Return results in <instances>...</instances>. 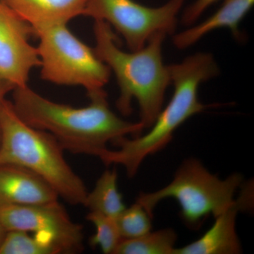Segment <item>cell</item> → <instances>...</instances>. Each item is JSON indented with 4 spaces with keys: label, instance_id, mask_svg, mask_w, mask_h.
Returning <instances> with one entry per match:
<instances>
[{
    "label": "cell",
    "instance_id": "obj_1",
    "mask_svg": "<svg viewBox=\"0 0 254 254\" xmlns=\"http://www.w3.org/2000/svg\"><path fill=\"white\" fill-rule=\"evenodd\" d=\"M13 92V107L25 123L48 132L64 150L73 154L100 158L109 142L132 135L140 136L143 124L125 121L110 109L104 90L88 95L91 103L76 108L47 99L28 86Z\"/></svg>",
    "mask_w": 254,
    "mask_h": 254
},
{
    "label": "cell",
    "instance_id": "obj_2",
    "mask_svg": "<svg viewBox=\"0 0 254 254\" xmlns=\"http://www.w3.org/2000/svg\"><path fill=\"white\" fill-rule=\"evenodd\" d=\"M170 71L175 88L173 95L166 108L159 113L150 131L132 139L124 136L114 140L111 143L118 150L107 149L99 158L107 166H123L129 178L136 175L147 157L167 146L182 124L208 108L198 99V88L220 72L213 55L208 53L187 57L182 63L170 65Z\"/></svg>",
    "mask_w": 254,
    "mask_h": 254
},
{
    "label": "cell",
    "instance_id": "obj_3",
    "mask_svg": "<svg viewBox=\"0 0 254 254\" xmlns=\"http://www.w3.org/2000/svg\"><path fill=\"white\" fill-rule=\"evenodd\" d=\"M94 50L97 56L108 65L116 76L120 96L117 108L128 116L135 99L140 108V122L150 128L163 108L165 91L171 84L170 65L163 59V44L168 35L158 32L143 48L130 53L118 46L113 28L105 21L95 20L93 26Z\"/></svg>",
    "mask_w": 254,
    "mask_h": 254
},
{
    "label": "cell",
    "instance_id": "obj_4",
    "mask_svg": "<svg viewBox=\"0 0 254 254\" xmlns=\"http://www.w3.org/2000/svg\"><path fill=\"white\" fill-rule=\"evenodd\" d=\"M53 135L24 123L5 100L0 112V165L23 167L39 175L59 197L73 205H84L88 190L64 156Z\"/></svg>",
    "mask_w": 254,
    "mask_h": 254
},
{
    "label": "cell",
    "instance_id": "obj_5",
    "mask_svg": "<svg viewBox=\"0 0 254 254\" xmlns=\"http://www.w3.org/2000/svg\"><path fill=\"white\" fill-rule=\"evenodd\" d=\"M242 184L240 174L220 180L199 160L190 158L180 165L169 185L152 193H141L136 202L153 217L154 209L161 200L173 198L181 207L180 215L185 225L198 230L210 215L215 218L234 203L235 193Z\"/></svg>",
    "mask_w": 254,
    "mask_h": 254
},
{
    "label": "cell",
    "instance_id": "obj_6",
    "mask_svg": "<svg viewBox=\"0 0 254 254\" xmlns=\"http://www.w3.org/2000/svg\"><path fill=\"white\" fill-rule=\"evenodd\" d=\"M37 49L41 60V76L60 86H79L88 95L103 91L111 71L97 56L94 48L80 41L66 25L53 26L37 33Z\"/></svg>",
    "mask_w": 254,
    "mask_h": 254
},
{
    "label": "cell",
    "instance_id": "obj_7",
    "mask_svg": "<svg viewBox=\"0 0 254 254\" xmlns=\"http://www.w3.org/2000/svg\"><path fill=\"white\" fill-rule=\"evenodd\" d=\"M185 1L169 0L158 7H148L133 0H88L83 15L108 23L123 37L128 49L136 51L158 32L175 33Z\"/></svg>",
    "mask_w": 254,
    "mask_h": 254
},
{
    "label": "cell",
    "instance_id": "obj_8",
    "mask_svg": "<svg viewBox=\"0 0 254 254\" xmlns=\"http://www.w3.org/2000/svg\"><path fill=\"white\" fill-rule=\"evenodd\" d=\"M0 221L6 231L22 230L48 237L63 254L83 250V227L71 220L58 200L41 204L1 205Z\"/></svg>",
    "mask_w": 254,
    "mask_h": 254
},
{
    "label": "cell",
    "instance_id": "obj_9",
    "mask_svg": "<svg viewBox=\"0 0 254 254\" xmlns=\"http://www.w3.org/2000/svg\"><path fill=\"white\" fill-rule=\"evenodd\" d=\"M33 28L0 1V79L16 88L28 86L33 68L41 66L38 49L29 43Z\"/></svg>",
    "mask_w": 254,
    "mask_h": 254
},
{
    "label": "cell",
    "instance_id": "obj_10",
    "mask_svg": "<svg viewBox=\"0 0 254 254\" xmlns=\"http://www.w3.org/2000/svg\"><path fill=\"white\" fill-rule=\"evenodd\" d=\"M253 183L242 184L240 195L223 213L215 217L213 226L200 238L176 248L173 254H237L242 246L236 232L237 214L253 208Z\"/></svg>",
    "mask_w": 254,
    "mask_h": 254
},
{
    "label": "cell",
    "instance_id": "obj_11",
    "mask_svg": "<svg viewBox=\"0 0 254 254\" xmlns=\"http://www.w3.org/2000/svg\"><path fill=\"white\" fill-rule=\"evenodd\" d=\"M58 198L54 189L31 170L18 165H0V206L41 204Z\"/></svg>",
    "mask_w": 254,
    "mask_h": 254
},
{
    "label": "cell",
    "instance_id": "obj_12",
    "mask_svg": "<svg viewBox=\"0 0 254 254\" xmlns=\"http://www.w3.org/2000/svg\"><path fill=\"white\" fill-rule=\"evenodd\" d=\"M33 28L43 30L66 25L83 14L88 0H0Z\"/></svg>",
    "mask_w": 254,
    "mask_h": 254
},
{
    "label": "cell",
    "instance_id": "obj_13",
    "mask_svg": "<svg viewBox=\"0 0 254 254\" xmlns=\"http://www.w3.org/2000/svg\"><path fill=\"white\" fill-rule=\"evenodd\" d=\"M254 4V0H225L221 7L204 21L173 35L174 46L179 50L187 49L205 35L221 28H229L235 38L241 40L239 26Z\"/></svg>",
    "mask_w": 254,
    "mask_h": 254
},
{
    "label": "cell",
    "instance_id": "obj_14",
    "mask_svg": "<svg viewBox=\"0 0 254 254\" xmlns=\"http://www.w3.org/2000/svg\"><path fill=\"white\" fill-rule=\"evenodd\" d=\"M83 206L90 211L97 212L116 218L126 208L123 195L118 191L116 169L105 170L98 179L94 189L88 192Z\"/></svg>",
    "mask_w": 254,
    "mask_h": 254
},
{
    "label": "cell",
    "instance_id": "obj_15",
    "mask_svg": "<svg viewBox=\"0 0 254 254\" xmlns=\"http://www.w3.org/2000/svg\"><path fill=\"white\" fill-rule=\"evenodd\" d=\"M177 240L173 229H163L136 238L123 240L114 254H173Z\"/></svg>",
    "mask_w": 254,
    "mask_h": 254
},
{
    "label": "cell",
    "instance_id": "obj_16",
    "mask_svg": "<svg viewBox=\"0 0 254 254\" xmlns=\"http://www.w3.org/2000/svg\"><path fill=\"white\" fill-rule=\"evenodd\" d=\"M61 249L48 237L28 232L9 230L0 245V254H60Z\"/></svg>",
    "mask_w": 254,
    "mask_h": 254
},
{
    "label": "cell",
    "instance_id": "obj_17",
    "mask_svg": "<svg viewBox=\"0 0 254 254\" xmlns=\"http://www.w3.org/2000/svg\"><path fill=\"white\" fill-rule=\"evenodd\" d=\"M86 219L95 227V233L89 239L90 245L92 247H99L105 254H114L123 240L115 218L90 211Z\"/></svg>",
    "mask_w": 254,
    "mask_h": 254
},
{
    "label": "cell",
    "instance_id": "obj_18",
    "mask_svg": "<svg viewBox=\"0 0 254 254\" xmlns=\"http://www.w3.org/2000/svg\"><path fill=\"white\" fill-rule=\"evenodd\" d=\"M150 214L139 203H136L125 208L115 218L123 240L136 238L151 231Z\"/></svg>",
    "mask_w": 254,
    "mask_h": 254
},
{
    "label": "cell",
    "instance_id": "obj_19",
    "mask_svg": "<svg viewBox=\"0 0 254 254\" xmlns=\"http://www.w3.org/2000/svg\"><path fill=\"white\" fill-rule=\"evenodd\" d=\"M219 0H195L184 11L182 16V23L185 26H191L203 14L209 6Z\"/></svg>",
    "mask_w": 254,
    "mask_h": 254
},
{
    "label": "cell",
    "instance_id": "obj_20",
    "mask_svg": "<svg viewBox=\"0 0 254 254\" xmlns=\"http://www.w3.org/2000/svg\"><path fill=\"white\" fill-rule=\"evenodd\" d=\"M14 87L10 84L8 82L0 79V112L3 103L6 100V96L9 92L14 91Z\"/></svg>",
    "mask_w": 254,
    "mask_h": 254
},
{
    "label": "cell",
    "instance_id": "obj_21",
    "mask_svg": "<svg viewBox=\"0 0 254 254\" xmlns=\"http://www.w3.org/2000/svg\"><path fill=\"white\" fill-rule=\"evenodd\" d=\"M6 232L7 231H6V229L4 228L1 221H0V245H1V242L4 240Z\"/></svg>",
    "mask_w": 254,
    "mask_h": 254
}]
</instances>
